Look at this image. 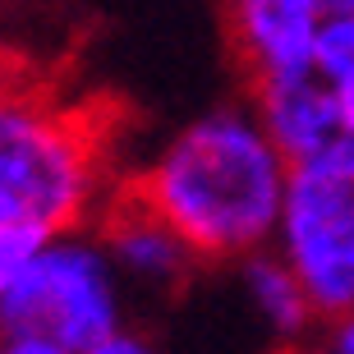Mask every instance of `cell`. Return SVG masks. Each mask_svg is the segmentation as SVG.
<instances>
[{"mask_svg":"<svg viewBox=\"0 0 354 354\" xmlns=\"http://www.w3.org/2000/svg\"><path fill=\"white\" fill-rule=\"evenodd\" d=\"M97 239H102L106 258L115 263L120 281L133 290H147V295H166V290H180L194 267H203L184 235L175 225H166L157 212L138 203L133 194H120L115 203H106L102 216H97Z\"/></svg>","mask_w":354,"mask_h":354,"instance_id":"8992f818","label":"cell"},{"mask_svg":"<svg viewBox=\"0 0 354 354\" xmlns=\"http://www.w3.org/2000/svg\"><path fill=\"white\" fill-rule=\"evenodd\" d=\"M79 354H161L157 345L147 341L143 331H133V327H120V331H111V336H102L97 345H88V350H79Z\"/></svg>","mask_w":354,"mask_h":354,"instance_id":"7c38bea8","label":"cell"},{"mask_svg":"<svg viewBox=\"0 0 354 354\" xmlns=\"http://www.w3.org/2000/svg\"><path fill=\"white\" fill-rule=\"evenodd\" d=\"M253 111L295 171L354 184V111L322 88L313 69L253 79Z\"/></svg>","mask_w":354,"mask_h":354,"instance_id":"5b68a950","label":"cell"},{"mask_svg":"<svg viewBox=\"0 0 354 354\" xmlns=\"http://www.w3.org/2000/svg\"><path fill=\"white\" fill-rule=\"evenodd\" d=\"M313 74L336 102L354 111V10L322 19L313 46Z\"/></svg>","mask_w":354,"mask_h":354,"instance_id":"9c48e42d","label":"cell"},{"mask_svg":"<svg viewBox=\"0 0 354 354\" xmlns=\"http://www.w3.org/2000/svg\"><path fill=\"white\" fill-rule=\"evenodd\" d=\"M239 290H244V299H249L253 317L263 322V331L276 341V350H286V345H308L317 331V308L308 299V290L290 263L281 258L276 249H258L249 258H239Z\"/></svg>","mask_w":354,"mask_h":354,"instance_id":"ba28073f","label":"cell"},{"mask_svg":"<svg viewBox=\"0 0 354 354\" xmlns=\"http://www.w3.org/2000/svg\"><path fill=\"white\" fill-rule=\"evenodd\" d=\"M308 345H313V354H354V308L336 317H322Z\"/></svg>","mask_w":354,"mask_h":354,"instance_id":"8fae6325","label":"cell"},{"mask_svg":"<svg viewBox=\"0 0 354 354\" xmlns=\"http://www.w3.org/2000/svg\"><path fill=\"white\" fill-rule=\"evenodd\" d=\"M295 166L253 106L189 120L147 157L129 194L175 225L203 263H239L272 249Z\"/></svg>","mask_w":354,"mask_h":354,"instance_id":"6da1fadb","label":"cell"},{"mask_svg":"<svg viewBox=\"0 0 354 354\" xmlns=\"http://www.w3.org/2000/svg\"><path fill=\"white\" fill-rule=\"evenodd\" d=\"M322 19V0H230L235 41L253 79L313 69Z\"/></svg>","mask_w":354,"mask_h":354,"instance_id":"52a82bcc","label":"cell"},{"mask_svg":"<svg viewBox=\"0 0 354 354\" xmlns=\"http://www.w3.org/2000/svg\"><path fill=\"white\" fill-rule=\"evenodd\" d=\"M272 249L304 281L317 317L354 308V184L322 171H295Z\"/></svg>","mask_w":354,"mask_h":354,"instance_id":"277c9868","label":"cell"},{"mask_svg":"<svg viewBox=\"0 0 354 354\" xmlns=\"http://www.w3.org/2000/svg\"><path fill=\"white\" fill-rule=\"evenodd\" d=\"M106 152L97 124L37 83H0V221L41 235L102 216Z\"/></svg>","mask_w":354,"mask_h":354,"instance_id":"7a4b0ae2","label":"cell"},{"mask_svg":"<svg viewBox=\"0 0 354 354\" xmlns=\"http://www.w3.org/2000/svg\"><path fill=\"white\" fill-rule=\"evenodd\" d=\"M124 290L97 230H55L0 299V331H28L79 354L124 327Z\"/></svg>","mask_w":354,"mask_h":354,"instance_id":"3957f363","label":"cell"},{"mask_svg":"<svg viewBox=\"0 0 354 354\" xmlns=\"http://www.w3.org/2000/svg\"><path fill=\"white\" fill-rule=\"evenodd\" d=\"M41 230L32 225H19V221H0V299L19 286V276L28 272L32 253L41 249Z\"/></svg>","mask_w":354,"mask_h":354,"instance_id":"30bf717a","label":"cell"},{"mask_svg":"<svg viewBox=\"0 0 354 354\" xmlns=\"http://www.w3.org/2000/svg\"><path fill=\"white\" fill-rule=\"evenodd\" d=\"M276 354H313V345H286V350H276Z\"/></svg>","mask_w":354,"mask_h":354,"instance_id":"5bb4252c","label":"cell"},{"mask_svg":"<svg viewBox=\"0 0 354 354\" xmlns=\"http://www.w3.org/2000/svg\"><path fill=\"white\" fill-rule=\"evenodd\" d=\"M0 354H69L55 341H41V336H28V331H0Z\"/></svg>","mask_w":354,"mask_h":354,"instance_id":"4fadbf2b","label":"cell"}]
</instances>
